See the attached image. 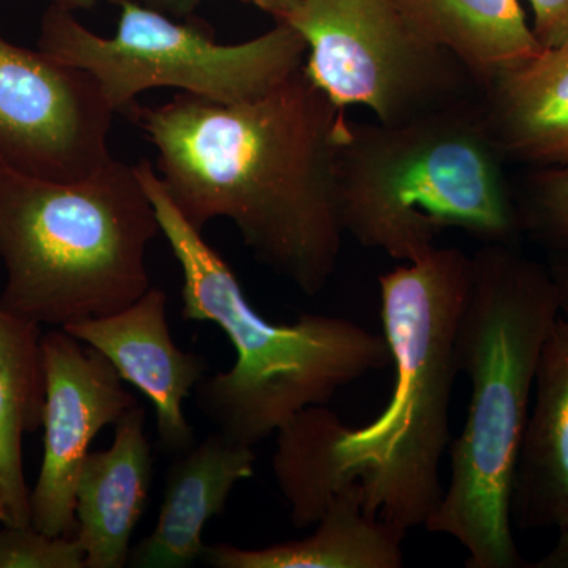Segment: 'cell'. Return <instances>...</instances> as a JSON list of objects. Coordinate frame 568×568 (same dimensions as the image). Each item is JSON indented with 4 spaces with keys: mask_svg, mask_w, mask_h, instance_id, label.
Listing matches in <instances>:
<instances>
[{
    "mask_svg": "<svg viewBox=\"0 0 568 568\" xmlns=\"http://www.w3.org/2000/svg\"><path fill=\"white\" fill-rule=\"evenodd\" d=\"M134 166L181 265L183 320L215 324L235 351L227 372L194 388L197 409L215 432L254 448L295 414L327 405L336 392L392 364L386 336L347 317L304 313L276 324L261 316L231 265L179 211L155 168Z\"/></svg>",
    "mask_w": 568,
    "mask_h": 568,
    "instance_id": "277c9868",
    "label": "cell"
},
{
    "mask_svg": "<svg viewBox=\"0 0 568 568\" xmlns=\"http://www.w3.org/2000/svg\"><path fill=\"white\" fill-rule=\"evenodd\" d=\"M559 316L548 265L506 244H485L470 256L457 334L469 406L450 446L443 499L425 525L465 548L467 568L526 566L511 530V488L538 361Z\"/></svg>",
    "mask_w": 568,
    "mask_h": 568,
    "instance_id": "3957f363",
    "label": "cell"
},
{
    "mask_svg": "<svg viewBox=\"0 0 568 568\" xmlns=\"http://www.w3.org/2000/svg\"><path fill=\"white\" fill-rule=\"evenodd\" d=\"M44 364L43 458L31 489V525L48 536H74L77 484L92 440L138 405L111 362L52 328L41 336Z\"/></svg>",
    "mask_w": 568,
    "mask_h": 568,
    "instance_id": "30bf717a",
    "label": "cell"
},
{
    "mask_svg": "<svg viewBox=\"0 0 568 568\" xmlns=\"http://www.w3.org/2000/svg\"><path fill=\"white\" fill-rule=\"evenodd\" d=\"M0 568H85V551L77 536H48L32 525H2Z\"/></svg>",
    "mask_w": 568,
    "mask_h": 568,
    "instance_id": "ffe728a7",
    "label": "cell"
},
{
    "mask_svg": "<svg viewBox=\"0 0 568 568\" xmlns=\"http://www.w3.org/2000/svg\"><path fill=\"white\" fill-rule=\"evenodd\" d=\"M106 450L89 452L77 484V536L85 568H122L144 514L153 476L145 407L138 403L118 422Z\"/></svg>",
    "mask_w": 568,
    "mask_h": 568,
    "instance_id": "5bb4252c",
    "label": "cell"
},
{
    "mask_svg": "<svg viewBox=\"0 0 568 568\" xmlns=\"http://www.w3.org/2000/svg\"><path fill=\"white\" fill-rule=\"evenodd\" d=\"M469 278L470 256L440 246L379 276L394 395L379 417L358 428L320 405L275 433L272 469L294 528L315 526L336 493L355 480L365 489L366 511L402 532L425 528L435 515Z\"/></svg>",
    "mask_w": 568,
    "mask_h": 568,
    "instance_id": "7a4b0ae2",
    "label": "cell"
},
{
    "mask_svg": "<svg viewBox=\"0 0 568 568\" xmlns=\"http://www.w3.org/2000/svg\"><path fill=\"white\" fill-rule=\"evenodd\" d=\"M481 114L507 162L568 166V41L485 82Z\"/></svg>",
    "mask_w": 568,
    "mask_h": 568,
    "instance_id": "9a60e30c",
    "label": "cell"
},
{
    "mask_svg": "<svg viewBox=\"0 0 568 568\" xmlns=\"http://www.w3.org/2000/svg\"><path fill=\"white\" fill-rule=\"evenodd\" d=\"M506 162L467 99L406 121L349 123L338 162L343 230L403 263L433 252L447 230L514 245L521 230Z\"/></svg>",
    "mask_w": 568,
    "mask_h": 568,
    "instance_id": "5b68a950",
    "label": "cell"
},
{
    "mask_svg": "<svg viewBox=\"0 0 568 568\" xmlns=\"http://www.w3.org/2000/svg\"><path fill=\"white\" fill-rule=\"evenodd\" d=\"M301 540L264 548L205 545L203 558L213 568H402L406 534L365 508V489L355 480L339 489Z\"/></svg>",
    "mask_w": 568,
    "mask_h": 568,
    "instance_id": "2e32d148",
    "label": "cell"
},
{
    "mask_svg": "<svg viewBox=\"0 0 568 568\" xmlns=\"http://www.w3.org/2000/svg\"><path fill=\"white\" fill-rule=\"evenodd\" d=\"M129 118L193 227L227 220L257 263L308 297L323 293L345 235L338 162L349 122L304 67L246 102L178 93Z\"/></svg>",
    "mask_w": 568,
    "mask_h": 568,
    "instance_id": "6da1fadb",
    "label": "cell"
},
{
    "mask_svg": "<svg viewBox=\"0 0 568 568\" xmlns=\"http://www.w3.org/2000/svg\"><path fill=\"white\" fill-rule=\"evenodd\" d=\"M41 325L0 302V484L7 525H31V506L22 458L26 435L41 426L44 364Z\"/></svg>",
    "mask_w": 568,
    "mask_h": 568,
    "instance_id": "ac0fdd59",
    "label": "cell"
},
{
    "mask_svg": "<svg viewBox=\"0 0 568 568\" xmlns=\"http://www.w3.org/2000/svg\"><path fill=\"white\" fill-rule=\"evenodd\" d=\"M115 112L88 71L0 33V163L73 182L111 162Z\"/></svg>",
    "mask_w": 568,
    "mask_h": 568,
    "instance_id": "9c48e42d",
    "label": "cell"
},
{
    "mask_svg": "<svg viewBox=\"0 0 568 568\" xmlns=\"http://www.w3.org/2000/svg\"><path fill=\"white\" fill-rule=\"evenodd\" d=\"M282 22L306 43L304 71L339 110L399 122L466 99L462 63L422 39L395 0H304Z\"/></svg>",
    "mask_w": 568,
    "mask_h": 568,
    "instance_id": "ba28073f",
    "label": "cell"
},
{
    "mask_svg": "<svg viewBox=\"0 0 568 568\" xmlns=\"http://www.w3.org/2000/svg\"><path fill=\"white\" fill-rule=\"evenodd\" d=\"M253 447L213 432L174 455L155 528L132 549L136 568H189L203 558L204 528L224 511L235 485L254 476Z\"/></svg>",
    "mask_w": 568,
    "mask_h": 568,
    "instance_id": "7c38bea8",
    "label": "cell"
},
{
    "mask_svg": "<svg viewBox=\"0 0 568 568\" xmlns=\"http://www.w3.org/2000/svg\"><path fill=\"white\" fill-rule=\"evenodd\" d=\"M433 47L454 55L477 89L544 50L519 0H395Z\"/></svg>",
    "mask_w": 568,
    "mask_h": 568,
    "instance_id": "e0dca14e",
    "label": "cell"
},
{
    "mask_svg": "<svg viewBox=\"0 0 568 568\" xmlns=\"http://www.w3.org/2000/svg\"><path fill=\"white\" fill-rule=\"evenodd\" d=\"M160 231L134 164L112 159L88 178L48 181L0 163V302L62 328L121 312L151 290Z\"/></svg>",
    "mask_w": 568,
    "mask_h": 568,
    "instance_id": "8992f818",
    "label": "cell"
},
{
    "mask_svg": "<svg viewBox=\"0 0 568 568\" xmlns=\"http://www.w3.org/2000/svg\"><path fill=\"white\" fill-rule=\"evenodd\" d=\"M246 2H252L257 9L274 17L276 21H283L304 0H246Z\"/></svg>",
    "mask_w": 568,
    "mask_h": 568,
    "instance_id": "d4e9b609",
    "label": "cell"
},
{
    "mask_svg": "<svg viewBox=\"0 0 568 568\" xmlns=\"http://www.w3.org/2000/svg\"><path fill=\"white\" fill-rule=\"evenodd\" d=\"M515 201L521 234L551 253H568V166L536 170Z\"/></svg>",
    "mask_w": 568,
    "mask_h": 568,
    "instance_id": "d6986e66",
    "label": "cell"
},
{
    "mask_svg": "<svg viewBox=\"0 0 568 568\" xmlns=\"http://www.w3.org/2000/svg\"><path fill=\"white\" fill-rule=\"evenodd\" d=\"M511 521L525 530L568 529V317L562 315L538 361L515 467Z\"/></svg>",
    "mask_w": 568,
    "mask_h": 568,
    "instance_id": "4fadbf2b",
    "label": "cell"
},
{
    "mask_svg": "<svg viewBox=\"0 0 568 568\" xmlns=\"http://www.w3.org/2000/svg\"><path fill=\"white\" fill-rule=\"evenodd\" d=\"M62 328L103 354L119 376L152 403L162 450L178 455L196 443L183 402L204 379L207 362L175 345L162 290L152 286L121 312Z\"/></svg>",
    "mask_w": 568,
    "mask_h": 568,
    "instance_id": "8fae6325",
    "label": "cell"
},
{
    "mask_svg": "<svg viewBox=\"0 0 568 568\" xmlns=\"http://www.w3.org/2000/svg\"><path fill=\"white\" fill-rule=\"evenodd\" d=\"M541 48H556L568 41V0H529Z\"/></svg>",
    "mask_w": 568,
    "mask_h": 568,
    "instance_id": "44dd1931",
    "label": "cell"
},
{
    "mask_svg": "<svg viewBox=\"0 0 568 568\" xmlns=\"http://www.w3.org/2000/svg\"><path fill=\"white\" fill-rule=\"evenodd\" d=\"M9 515H7L6 496H3L2 484H0V526L7 525Z\"/></svg>",
    "mask_w": 568,
    "mask_h": 568,
    "instance_id": "484cf974",
    "label": "cell"
},
{
    "mask_svg": "<svg viewBox=\"0 0 568 568\" xmlns=\"http://www.w3.org/2000/svg\"><path fill=\"white\" fill-rule=\"evenodd\" d=\"M121 7L114 37L85 28L70 7L52 2L41 20L39 50L65 65L88 71L115 114H132L136 99L155 88H173L211 102L256 99L304 67L306 43L286 22L244 43H219L192 24L138 0Z\"/></svg>",
    "mask_w": 568,
    "mask_h": 568,
    "instance_id": "52a82bcc",
    "label": "cell"
},
{
    "mask_svg": "<svg viewBox=\"0 0 568 568\" xmlns=\"http://www.w3.org/2000/svg\"><path fill=\"white\" fill-rule=\"evenodd\" d=\"M532 568H568V529L559 532L558 541L547 556L537 560Z\"/></svg>",
    "mask_w": 568,
    "mask_h": 568,
    "instance_id": "603a6c76",
    "label": "cell"
},
{
    "mask_svg": "<svg viewBox=\"0 0 568 568\" xmlns=\"http://www.w3.org/2000/svg\"><path fill=\"white\" fill-rule=\"evenodd\" d=\"M548 268L558 291L560 315L568 317V253H551Z\"/></svg>",
    "mask_w": 568,
    "mask_h": 568,
    "instance_id": "7402d4cb",
    "label": "cell"
},
{
    "mask_svg": "<svg viewBox=\"0 0 568 568\" xmlns=\"http://www.w3.org/2000/svg\"><path fill=\"white\" fill-rule=\"evenodd\" d=\"M144 6L152 7L173 17H189L196 7L197 0H138Z\"/></svg>",
    "mask_w": 568,
    "mask_h": 568,
    "instance_id": "cb8c5ba5",
    "label": "cell"
}]
</instances>
